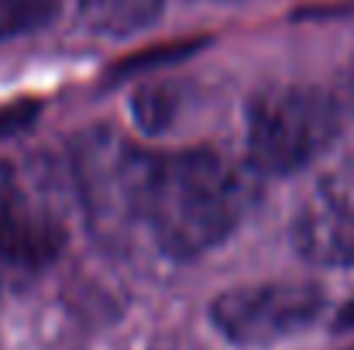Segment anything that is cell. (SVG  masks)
<instances>
[{
    "label": "cell",
    "instance_id": "obj_1",
    "mask_svg": "<svg viewBox=\"0 0 354 350\" xmlns=\"http://www.w3.org/2000/svg\"><path fill=\"white\" fill-rule=\"evenodd\" d=\"M251 206V186L210 148L151 151L141 231L169 261H196L221 247Z\"/></svg>",
    "mask_w": 354,
    "mask_h": 350
},
{
    "label": "cell",
    "instance_id": "obj_2",
    "mask_svg": "<svg viewBox=\"0 0 354 350\" xmlns=\"http://www.w3.org/2000/svg\"><path fill=\"white\" fill-rule=\"evenodd\" d=\"M344 110L320 86L286 83L251 97L244 117V151L258 175H292L313 165L341 137Z\"/></svg>",
    "mask_w": 354,
    "mask_h": 350
},
{
    "label": "cell",
    "instance_id": "obj_3",
    "mask_svg": "<svg viewBox=\"0 0 354 350\" xmlns=\"http://www.w3.org/2000/svg\"><path fill=\"white\" fill-rule=\"evenodd\" d=\"M151 151L114 127H86L69 144L76 203L100 244H127L141 231V193Z\"/></svg>",
    "mask_w": 354,
    "mask_h": 350
},
{
    "label": "cell",
    "instance_id": "obj_4",
    "mask_svg": "<svg viewBox=\"0 0 354 350\" xmlns=\"http://www.w3.org/2000/svg\"><path fill=\"white\" fill-rule=\"evenodd\" d=\"M327 309L317 282H254L214 295L210 327L234 347H272L306 333Z\"/></svg>",
    "mask_w": 354,
    "mask_h": 350
},
{
    "label": "cell",
    "instance_id": "obj_5",
    "mask_svg": "<svg viewBox=\"0 0 354 350\" xmlns=\"http://www.w3.org/2000/svg\"><path fill=\"white\" fill-rule=\"evenodd\" d=\"M292 244L310 264H354V155L334 165L303 200L292 224Z\"/></svg>",
    "mask_w": 354,
    "mask_h": 350
},
{
    "label": "cell",
    "instance_id": "obj_6",
    "mask_svg": "<svg viewBox=\"0 0 354 350\" xmlns=\"http://www.w3.org/2000/svg\"><path fill=\"white\" fill-rule=\"evenodd\" d=\"M66 247V224L55 203L17 172L0 210V264L14 271H41Z\"/></svg>",
    "mask_w": 354,
    "mask_h": 350
},
{
    "label": "cell",
    "instance_id": "obj_7",
    "mask_svg": "<svg viewBox=\"0 0 354 350\" xmlns=\"http://www.w3.org/2000/svg\"><path fill=\"white\" fill-rule=\"evenodd\" d=\"M165 10V0H80V17L93 35L127 38L151 28Z\"/></svg>",
    "mask_w": 354,
    "mask_h": 350
},
{
    "label": "cell",
    "instance_id": "obj_8",
    "mask_svg": "<svg viewBox=\"0 0 354 350\" xmlns=\"http://www.w3.org/2000/svg\"><path fill=\"white\" fill-rule=\"evenodd\" d=\"M183 104V90L172 79H155L145 83L131 93V117L145 134H162L172 127V120L179 114Z\"/></svg>",
    "mask_w": 354,
    "mask_h": 350
},
{
    "label": "cell",
    "instance_id": "obj_9",
    "mask_svg": "<svg viewBox=\"0 0 354 350\" xmlns=\"http://www.w3.org/2000/svg\"><path fill=\"white\" fill-rule=\"evenodd\" d=\"M66 0H0V41L45 28Z\"/></svg>",
    "mask_w": 354,
    "mask_h": 350
},
{
    "label": "cell",
    "instance_id": "obj_10",
    "mask_svg": "<svg viewBox=\"0 0 354 350\" xmlns=\"http://www.w3.org/2000/svg\"><path fill=\"white\" fill-rule=\"evenodd\" d=\"M203 41H169V45H158V48H148L145 55H134V59H124L114 76H131V72H145V69H155V66H165V62H176V59H186L200 48Z\"/></svg>",
    "mask_w": 354,
    "mask_h": 350
},
{
    "label": "cell",
    "instance_id": "obj_11",
    "mask_svg": "<svg viewBox=\"0 0 354 350\" xmlns=\"http://www.w3.org/2000/svg\"><path fill=\"white\" fill-rule=\"evenodd\" d=\"M35 117H38V104H35V100H14V104H3V107H0V141L21 134L24 127H31Z\"/></svg>",
    "mask_w": 354,
    "mask_h": 350
},
{
    "label": "cell",
    "instance_id": "obj_12",
    "mask_svg": "<svg viewBox=\"0 0 354 350\" xmlns=\"http://www.w3.org/2000/svg\"><path fill=\"white\" fill-rule=\"evenodd\" d=\"M334 100L341 104V110L354 114V55L348 59V66L341 69V79H337V93H334Z\"/></svg>",
    "mask_w": 354,
    "mask_h": 350
},
{
    "label": "cell",
    "instance_id": "obj_13",
    "mask_svg": "<svg viewBox=\"0 0 354 350\" xmlns=\"http://www.w3.org/2000/svg\"><path fill=\"white\" fill-rule=\"evenodd\" d=\"M14 179H17V168H14V165H7V162H0V210H3V203H7L10 189H14Z\"/></svg>",
    "mask_w": 354,
    "mask_h": 350
},
{
    "label": "cell",
    "instance_id": "obj_14",
    "mask_svg": "<svg viewBox=\"0 0 354 350\" xmlns=\"http://www.w3.org/2000/svg\"><path fill=\"white\" fill-rule=\"evenodd\" d=\"M334 330H354V299H348L341 309H337V316H334Z\"/></svg>",
    "mask_w": 354,
    "mask_h": 350
}]
</instances>
